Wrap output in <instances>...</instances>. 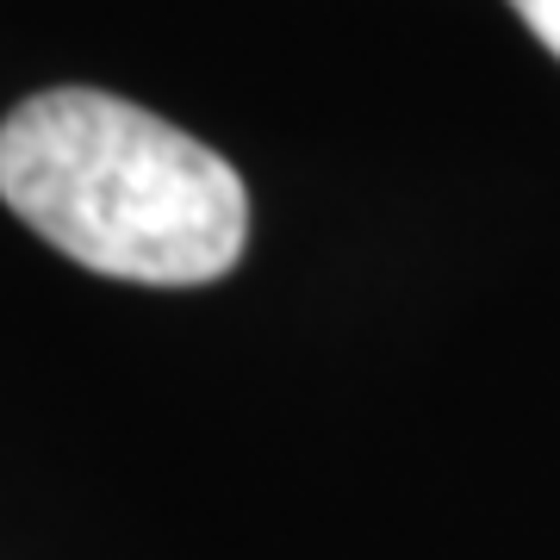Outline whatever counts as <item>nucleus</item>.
<instances>
[{"mask_svg":"<svg viewBox=\"0 0 560 560\" xmlns=\"http://www.w3.org/2000/svg\"><path fill=\"white\" fill-rule=\"evenodd\" d=\"M0 200L69 261L138 287H206L249 243L237 168L101 88H50L0 119Z\"/></svg>","mask_w":560,"mask_h":560,"instance_id":"f257e3e1","label":"nucleus"},{"mask_svg":"<svg viewBox=\"0 0 560 560\" xmlns=\"http://www.w3.org/2000/svg\"><path fill=\"white\" fill-rule=\"evenodd\" d=\"M511 7H517V20L560 57V0H511Z\"/></svg>","mask_w":560,"mask_h":560,"instance_id":"f03ea898","label":"nucleus"}]
</instances>
